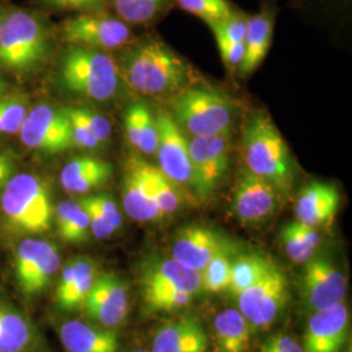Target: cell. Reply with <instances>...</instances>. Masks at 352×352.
Listing matches in <instances>:
<instances>
[{"mask_svg": "<svg viewBox=\"0 0 352 352\" xmlns=\"http://www.w3.org/2000/svg\"><path fill=\"white\" fill-rule=\"evenodd\" d=\"M116 64L122 81L142 96L177 94L188 88L192 78L187 62L158 38L131 46Z\"/></svg>", "mask_w": 352, "mask_h": 352, "instance_id": "cell-1", "label": "cell"}, {"mask_svg": "<svg viewBox=\"0 0 352 352\" xmlns=\"http://www.w3.org/2000/svg\"><path fill=\"white\" fill-rule=\"evenodd\" d=\"M56 78L65 91L94 102L110 101L122 82L110 54L74 45L60 54Z\"/></svg>", "mask_w": 352, "mask_h": 352, "instance_id": "cell-2", "label": "cell"}, {"mask_svg": "<svg viewBox=\"0 0 352 352\" xmlns=\"http://www.w3.org/2000/svg\"><path fill=\"white\" fill-rule=\"evenodd\" d=\"M4 227L14 235L47 232L54 219V205L47 183L36 174L20 173L1 190Z\"/></svg>", "mask_w": 352, "mask_h": 352, "instance_id": "cell-3", "label": "cell"}, {"mask_svg": "<svg viewBox=\"0 0 352 352\" xmlns=\"http://www.w3.org/2000/svg\"><path fill=\"white\" fill-rule=\"evenodd\" d=\"M243 154L247 170L264 177L282 193L289 190L294 177L292 158L286 141L267 113L257 111L247 118Z\"/></svg>", "mask_w": 352, "mask_h": 352, "instance_id": "cell-4", "label": "cell"}, {"mask_svg": "<svg viewBox=\"0 0 352 352\" xmlns=\"http://www.w3.org/2000/svg\"><path fill=\"white\" fill-rule=\"evenodd\" d=\"M142 304L149 314L182 309L201 291V273L171 258H149L140 269Z\"/></svg>", "mask_w": 352, "mask_h": 352, "instance_id": "cell-5", "label": "cell"}, {"mask_svg": "<svg viewBox=\"0 0 352 352\" xmlns=\"http://www.w3.org/2000/svg\"><path fill=\"white\" fill-rule=\"evenodd\" d=\"M50 51V32L46 23L25 10L4 13L0 33V67L16 75L37 69Z\"/></svg>", "mask_w": 352, "mask_h": 352, "instance_id": "cell-6", "label": "cell"}, {"mask_svg": "<svg viewBox=\"0 0 352 352\" xmlns=\"http://www.w3.org/2000/svg\"><path fill=\"white\" fill-rule=\"evenodd\" d=\"M235 104L223 93L212 88H186L171 102V116L192 138L231 133Z\"/></svg>", "mask_w": 352, "mask_h": 352, "instance_id": "cell-7", "label": "cell"}, {"mask_svg": "<svg viewBox=\"0 0 352 352\" xmlns=\"http://www.w3.org/2000/svg\"><path fill=\"white\" fill-rule=\"evenodd\" d=\"M289 299V280L273 261L264 274L236 296L238 311L251 327H269L278 320Z\"/></svg>", "mask_w": 352, "mask_h": 352, "instance_id": "cell-8", "label": "cell"}, {"mask_svg": "<svg viewBox=\"0 0 352 352\" xmlns=\"http://www.w3.org/2000/svg\"><path fill=\"white\" fill-rule=\"evenodd\" d=\"M59 34L67 45L101 51L123 47L133 38L128 24L103 11L77 13L65 19Z\"/></svg>", "mask_w": 352, "mask_h": 352, "instance_id": "cell-9", "label": "cell"}, {"mask_svg": "<svg viewBox=\"0 0 352 352\" xmlns=\"http://www.w3.org/2000/svg\"><path fill=\"white\" fill-rule=\"evenodd\" d=\"M231 133L188 139L192 164V193L208 201L228 173Z\"/></svg>", "mask_w": 352, "mask_h": 352, "instance_id": "cell-10", "label": "cell"}, {"mask_svg": "<svg viewBox=\"0 0 352 352\" xmlns=\"http://www.w3.org/2000/svg\"><path fill=\"white\" fill-rule=\"evenodd\" d=\"M59 270L60 253L54 243L34 238L19 243L14 252V277L25 296L42 294Z\"/></svg>", "mask_w": 352, "mask_h": 352, "instance_id": "cell-11", "label": "cell"}, {"mask_svg": "<svg viewBox=\"0 0 352 352\" xmlns=\"http://www.w3.org/2000/svg\"><path fill=\"white\" fill-rule=\"evenodd\" d=\"M28 149L45 155H56L74 146L71 124L62 109L41 103L29 110L19 131Z\"/></svg>", "mask_w": 352, "mask_h": 352, "instance_id": "cell-12", "label": "cell"}, {"mask_svg": "<svg viewBox=\"0 0 352 352\" xmlns=\"http://www.w3.org/2000/svg\"><path fill=\"white\" fill-rule=\"evenodd\" d=\"M158 168L177 187L192 189V164L189 157L188 139L176 124L171 113L160 110L157 115Z\"/></svg>", "mask_w": 352, "mask_h": 352, "instance_id": "cell-13", "label": "cell"}, {"mask_svg": "<svg viewBox=\"0 0 352 352\" xmlns=\"http://www.w3.org/2000/svg\"><path fill=\"white\" fill-rule=\"evenodd\" d=\"M81 309L98 327L113 329L122 325L129 309L126 282L113 273L98 274Z\"/></svg>", "mask_w": 352, "mask_h": 352, "instance_id": "cell-14", "label": "cell"}, {"mask_svg": "<svg viewBox=\"0 0 352 352\" xmlns=\"http://www.w3.org/2000/svg\"><path fill=\"white\" fill-rule=\"evenodd\" d=\"M280 195V189L274 184L244 168L240 171L235 187L234 213L241 223H263L277 212Z\"/></svg>", "mask_w": 352, "mask_h": 352, "instance_id": "cell-15", "label": "cell"}, {"mask_svg": "<svg viewBox=\"0 0 352 352\" xmlns=\"http://www.w3.org/2000/svg\"><path fill=\"white\" fill-rule=\"evenodd\" d=\"M346 278L327 257H312L300 278L302 300L314 312L334 307L344 300Z\"/></svg>", "mask_w": 352, "mask_h": 352, "instance_id": "cell-16", "label": "cell"}, {"mask_svg": "<svg viewBox=\"0 0 352 352\" xmlns=\"http://www.w3.org/2000/svg\"><path fill=\"white\" fill-rule=\"evenodd\" d=\"M148 164L139 154H132L124 161L122 201L126 215L138 222H153L164 218L151 192Z\"/></svg>", "mask_w": 352, "mask_h": 352, "instance_id": "cell-17", "label": "cell"}, {"mask_svg": "<svg viewBox=\"0 0 352 352\" xmlns=\"http://www.w3.org/2000/svg\"><path fill=\"white\" fill-rule=\"evenodd\" d=\"M350 330V312L344 302L311 316L304 334V352H340Z\"/></svg>", "mask_w": 352, "mask_h": 352, "instance_id": "cell-18", "label": "cell"}, {"mask_svg": "<svg viewBox=\"0 0 352 352\" xmlns=\"http://www.w3.org/2000/svg\"><path fill=\"white\" fill-rule=\"evenodd\" d=\"M230 243L209 227L188 225L176 232L173 257L176 261L201 272L214 256Z\"/></svg>", "mask_w": 352, "mask_h": 352, "instance_id": "cell-19", "label": "cell"}, {"mask_svg": "<svg viewBox=\"0 0 352 352\" xmlns=\"http://www.w3.org/2000/svg\"><path fill=\"white\" fill-rule=\"evenodd\" d=\"M340 195L334 184L312 182L300 190L295 204L296 221L311 227L330 226L338 213Z\"/></svg>", "mask_w": 352, "mask_h": 352, "instance_id": "cell-20", "label": "cell"}, {"mask_svg": "<svg viewBox=\"0 0 352 352\" xmlns=\"http://www.w3.org/2000/svg\"><path fill=\"white\" fill-rule=\"evenodd\" d=\"M96 263L85 257H74L64 265L56 286V302L65 312L81 309L98 276Z\"/></svg>", "mask_w": 352, "mask_h": 352, "instance_id": "cell-21", "label": "cell"}, {"mask_svg": "<svg viewBox=\"0 0 352 352\" xmlns=\"http://www.w3.org/2000/svg\"><path fill=\"white\" fill-rule=\"evenodd\" d=\"M209 338L201 322L193 316H182L160 327L151 352H208Z\"/></svg>", "mask_w": 352, "mask_h": 352, "instance_id": "cell-22", "label": "cell"}, {"mask_svg": "<svg viewBox=\"0 0 352 352\" xmlns=\"http://www.w3.org/2000/svg\"><path fill=\"white\" fill-rule=\"evenodd\" d=\"M113 173L110 162L91 155H80L64 166L59 179L65 192L85 195L107 184Z\"/></svg>", "mask_w": 352, "mask_h": 352, "instance_id": "cell-23", "label": "cell"}, {"mask_svg": "<svg viewBox=\"0 0 352 352\" xmlns=\"http://www.w3.org/2000/svg\"><path fill=\"white\" fill-rule=\"evenodd\" d=\"M274 17L276 13L267 6L263 7L260 12L247 17L244 58L238 69L240 75H251L264 62L273 39Z\"/></svg>", "mask_w": 352, "mask_h": 352, "instance_id": "cell-24", "label": "cell"}, {"mask_svg": "<svg viewBox=\"0 0 352 352\" xmlns=\"http://www.w3.org/2000/svg\"><path fill=\"white\" fill-rule=\"evenodd\" d=\"M59 337L67 352H118L119 338L111 329L78 320L64 322Z\"/></svg>", "mask_w": 352, "mask_h": 352, "instance_id": "cell-25", "label": "cell"}, {"mask_svg": "<svg viewBox=\"0 0 352 352\" xmlns=\"http://www.w3.org/2000/svg\"><path fill=\"white\" fill-rule=\"evenodd\" d=\"M124 131L129 145L142 155H153L158 145L155 115L144 102H135L124 113Z\"/></svg>", "mask_w": 352, "mask_h": 352, "instance_id": "cell-26", "label": "cell"}, {"mask_svg": "<svg viewBox=\"0 0 352 352\" xmlns=\"http://www.w3.org/2000/svg\"><path fill=\"white\" fill-rule=\"evenodd\" d=\"M251 325L238 309L228 308L214 320L215 352H250Z\"/></svg>", "mask_w": 352, "mask_h": 352, "instance_id": "cell-27", "label": "cell"}, {"mask_svg": "<svg viewBox=\"0 0 352 352\" xmlns=\"http://www.w3.org/2000/svg\"><path fill=\"white\" fill-rule=\"evenodd\" d=\"M33 343L30 321L12 304L0 300V352H25Z\"/></svg>", "mask_w": 352, "mask_h": 352, "instance_id": "cell-28", "label": "cell"}, {"mask_svg": "<svg viewBox=\"0 0 352 352\" xmlns=\"http://www.w3.org/2000/svg\"><path fill=\"white\" fill-rule=\"evenodd\" d=\"M280 241L291 261L305 264L320 247L321 236L315 227L294 221L282 228Z\"/></svg>", "mask_w": 352, "mask_h": 352, "instance_id": "cell-29", "label": "cell"}, {"mask_svg": "<svg viewBox=\"0 0 352 352\" xmlns=\"http://www.w3.org/2000/svg\"><path fill=\"white\" fill-rule=\"evenodd\" d=\"M55 226L59 236L72 244L84 243L89 239L90 222L85 209L78 201L64 200L54 210Z\"/></svg>", "mask_w": 352, "mask_h": 352, "instance_id": "cell-30", "label": "cell"}, {"mask_svg": "<svg viewBox=\"0 0 352 352\" xmlns=\"http://www.w3.org/2000/svg\"><path fill=\"white\" fill-rule=\"evenodd\" d=\"M173 0H109L118 19L128 25H146L158 20Z\"/></svg>", "mask_w": 352, "mask_h": 352, "instance_id": "cell-31", "label": "cell"}, {"mask_svg": "<svg viewBox=\"0 0 352 352\" xmlns=\"http://www.w3.org/2000/svg\"><path fill=\"white\" fill-rule=\"evenodd\" d=\"M270 263V258L258 253H243L235 256L227 291L236 298L241 291L248 289L264 274Z\"/></svg>", "mask_w": 352, "mask_h": 352, "instance_id": "cell-32", "label": "cell"}, {"mask_svg": "<svg viewBox=\"0 0 352 352\" xmlns=\"http://www.w3.org/2000/svg\"><path fill=\"white\" fill-rule=\"evenodd\" d=\"M235 254L231 244L218 252L201 272V289L208 294L225 292L230 285Z\"/></svg>", "mask_w": 352, "mask_h": 352, "instance_id": "cell-33", "label": "cell"}, {"mask_svg": "<svg viewBox=\"0 0 352 352\" xmlns=\"http://www.w3.org/2000/svg\"><path fill=\"white\" fill-rule=\"evenodd\" d=\"M146 171L154 200L164 217L175 213L182 205V195L179 192V187L153 164H148Z\"/></svg>", "mask_w": 352, "mask_h": 352, "instance_id": "cell-34", "label": "cell"}, {"mask_svg": "<svg viewBox=\"0 0 352 352\" xmlns=\"http://www.w3.org/2000/svg\"><path fill=\"white\" fill-rule=\"evenodd\" d=\"M29 110L24 94H3L0 97V133H19Z\"/></svg>", "mask_w": 352, "mask_h": 352, "instance_id": "cell-35", "label": "cell"}, {"mask_svg": "<svg viewBox=\"0 0 352 352\" xmlns=\"http://www.w3.org/2000/svg\"><path fill=\"white\" fill-rule=\"evenodd\" d=\"M183 11L195 14L206 24L225 21L234 14V7L228 0H174Z\"/></svg>", "mask_w": 352, "mask_h": 352, "instance_id": "cell-36", "label": "cell"}, {"mask_svg": "<svg viewBox=\"0 0 352 352\" xmlns=\"http://www.w3.org/2000/svg\"><path fill=\"white\" fill-rule=\"evenodd\" d=\"M63 110L67 113L68 119H69L74 146L81 148V149H97V148H100L101 142L90 131L87 122L84 120L82 115L78 110V106H68V107H63Z\"/></svg>", "mask_w": 352, "mask_h": 352, "instance_id": "cell-37", "label": "cell"}, {"mask_svg": "<svg viewBox=\"0 0 352 352\" xmlns=\"http://www.w3.org/2000/svg\"><path fill=\"white\" fill-rule=\"evenodd\" d=\"M209 28L213 32L214 37L217 41L218 49L221 52V58L223 60V63L226 65L227 69L230 72H235L239 69L240 63L244 58V43H238L231 41L230 38H227L223 32L215 25L214 23L208 24Z\"/></svg>", "mask_w": 352, "mask_h": 352, "instance_id": "cell-38", "label": "cell"}, {"mask_svg": "<svg viewBox=\"0 0 352 352\" xmlns=\"http://www.w3.org/2000/svg\"><path fill=\"white\" fill-rule=\"evenodd\" d=\"M39 4L55 12H101L109 0H38Z\"/></svg>", "mask_w": 352, "mask_h": 352, "instance_id": "cell-39", "label": "cell"}, {"mask_svg": "<svg viewBox=\"0 0 352 352\" xmlns=\"http://www.w3.org/2000/svg\"><path fill=\"white\" fill-rule=\"evenodd\" d=\"M87 197H88L89 201L98 209V212L106 219V222L113 227V231L116 232L123 225V217H122L118 204L113 197L109 193H103V192L90 195Z\"/></svg>", "mask_w": 352, "mask_h": 352, "instance_id": "cell-40", "label": "cell"}, {"mask_svg": "<svg viewBox=\"0 0 352 352\" xmlns=\"http://www.w3.org/2000/svg\"><path fill=\"white\" fill-rule=\"evenodd\" d=\"M78 204L85 209L88 214L89 222H90V232L97 238V239H109L111 238L115 231L113 227L110 226L106 219L102 217V214L98 212V209L89 201L88 197H82L78 200Z\"/></svg>", "mask_w": 352, "mask_h": 352, "instance_id": "cell-41", "label": "cell"}, {"mask_svg": "<svg viewBox=\"0 0 352 352\" xmlns=\"http://www.w3.org/2000/svg\"><path fill=\"white\" fill-rule=\"evenodd\" d=\"M78 110L82 115L84 120L87 122L90 131L93 132V135L98 139L101 144H106L111 139V124L107 120V118H104L101 113H96L94 110H90L88 107H80Z\"/></svg>", "mask_w": 352, "mask_h": 352, "instance_id": "cell-42", "label": "cell"}, {"mask_svg": "<svg viewBox=\"0 0 352 352\" xmlns=\"http://www.w3.org/2000/svg\"><path fill=\"white\" fill-rule=\"evenodd\" d=\"M214 24L218 26L223 32V34L231 41L244 43L245 33H247V17H244L243 14L234 12V14L230 16L225 21L214 23Z\"/></svg>", "mask_w": 352, "mask_h": 352, "instance_id": "cell-43", "label": "cell"}, {"mask_svg": "<svg viewBox=\"0 0 352 352\" xmlns=\"http://www.w3.org/2000/svg\"><path fill=\"white\" fill-rule=\"evenodd\" d=\"M260 352H304L302 346L285 334L269 337L261 344Z\"/></svg>", "mask_w": 352, "mask_h": 352, "instance_id": "cell-44", "label": "cell"}, {"mask_svg": "<svg viewBox=\"0 0 352 352\" xmlns=\"http://www.w3.org/2000/svg\"><path fill=\"white\" fill-rule=\"evenodd\" d=\"M16 174V157L12 151H0V192Z\"/></svg>", "mask_w": 352, "mask_h": 352, "instance_id": "cell-45", "label": "cell"}, {"mask_svg": "<svg viewBox=\"0 0 352 352\" xmlns=\"http://www.w3.org/2000/svg\"><path fill=\"white\" fill-rule=\"evenodd\" d=\"M6 91H7V82H6V80L3 77H0V97L3 94H6Z\"/></svg>", "mask_w": 352, "mask_h": 352, "instance_id": "cell-46", "label": "cell"}, {"mask_svg": "<svg viewBox=\"0 0 352 352\" xmlns=\"http://www.w3.org/2000/svg\"><path fill=\"white\" fill-rule=\"evenodd\" d=\"M3 20H4V12L0 11V33H1V28H3Z\"/></svg>", "mask_w": 352, "mask_h": 352, "instance_id": "cell-47", "label": "cell"}, {"mask_svg": "<svg viewBox=\"0 0 352 352\" xmlns=\"http://www.w3.org/2000/svg\"><path fill=\"white\" fill-rule=\"evenodd\" d=\"M132 352H149L146 351V350H142V349H138V350H133Z\"/></svg>", "mask_w": 352, "mask_h": 352, "instance_id": "cell-48", "label": "cell"}, {"mask_svg": "<svg viewBox=\"0 0 352 352\" xmlns=\"http://www.w3.org/2000/svg\"><path fill=\"white\" fill-rule=\"evenodd\" d=\"M349 352H351V349H350V350H349Z\"/></svg>", "mask_w": 352, "mask_h": 352, "instance_id": "cell-49", "label": "cell"}]
</instances>
